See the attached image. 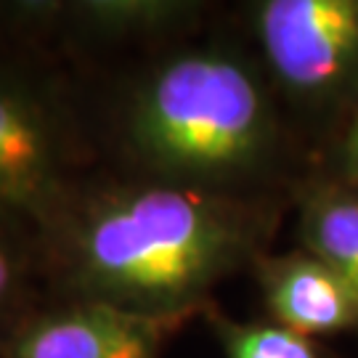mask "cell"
I'll return each instance as SVG.
<instances>
[{
	"instance_id": "cell-1",
	"label": "cell",
	"mask_w": 358,
	"mask_h": 358,
	"mask_svg": "<svg viewBox=\"0 0 358 358\" xmlns=\"http://www.w3.org/2000/svg\"><path fill=\"white\" fill-rule=\"evenodd\" d=\"M83 83L101 167L234 196H292L313 170L244 38L199 29Z\"/></svg>"
},
{
	"instance_id": "cell-2",
	"label": "cell",
	"mask_w": 358,
	"mask_h": 358,
	"mask_svg": "<svg viewBox=\"0 0 358 358\" xmlns=\"http://www.w3.org/2000/svg\"><path fill=\"white\" fill-rule=\"evenodd\" d=\"M292 196H234L93 170L38 229L45 297L180 329L268 252Z\"/></svg>"
},
{
	"instance_id": "cell-3",
	"label": "cell",
	"mask_w": 358,
	"mask_h": 358,
	"mask_svg": "<svg viewBox=\"0 0 358 358\" xmlns=\"http://www.w3.org/2000/svg\"><path fill=\"white\" fill-rule=\"evenodd\" d=\"M99 167L83 77L53 53L0 38V215L38 231Z\"/></svg>"
},
{
	"instance_id": "cell-4",
	"label": "cell",
	"mask_w": 358,
	"mask_h": 358,
	"mask_svg": "<svg viewBox=\"0 0 358 358\" xmlns=\"http://www.w3.org/2000/svg\"><path fill=\"white\" fill-rule=\"evenodd\" d=\"M242 19L297 136L313 128L324 143L358 103V0H255Z\"/></svg>"
},
{
	"instance_id": "cell-5",
	"label": "cell",
	"mask_w": 358,
	"mask_h": 358,
	"mask_svg": "<svg viewBox=\"0 0 358 358\" xmlns=\"http://www.w3.org/2000/svg\"><path fill=\"white\" fill-rule=\"evenodd\" d=\"M207 16L210 6L194 0H62L48 51L96 77L192 38Z\"/></svg>"
},
{
	"instance_id": "cell-6",
	"label": "cell",
	"mask_w": 358,
	"mask_h": 358,
	"mask_svg": "<svg viewBox=\"0 0 358 358\" xmlns=\"http://www.w3.org/2000/svg\"><path fill=\"white\" fill-rule=\"evenodd\" d=\"M173 332L103 303L45 297L0 340V358H162Z\"/></svg>"
},
{
	"instance_id": "cell-7",
	"label": "cell",
	"mask_w": 358,
	"mask_h": 358,
	"mask_svg": "<svg viewBox=\"0 0 358 358\" xmlns=\"http://www.w3.org/2000/svg\"><path fill=\"white\" fill-rule=\"evenodd\" d=\"M250 273L273 324L310 340L358 332L356 294L337 271L300 244L287 252H263Z\"/></svg>"
},
{
	"instance_id": "cell-8",
	"label": "cell",
	"mask_w": 358,
	"mask_h": 358,
	"mask_svg": "<svg viewBox=\"0 0 358 358\" xmlns=\"http://www.w3.org/2000/svg\"><path fill=\"white\" fill-rule=\"evenodd\" d=\"M300 247L321 257L358 300V189L310 170L294 186Z\"/></svg>"
},
{
	"instance_id": "cell-9",
	"label": "cell",
	"mask_w": 358,
	"mask_h": 358,
	"mask_svg": "<svg viewBox=\"0 0 358 358\" xmlns=\"http://www.w3.org/2000/svg\"><path fill=\"white\" fill-rule=\"evenodd\" d=\"M45 300L38 231L0 215V340Z\"/></svg>"
},
{
	"instance_id": "cell-10",
	"label": "cell",
	"mask_w": 358,
	"mask_h": 358,
	"mask_svg": "<svg viewBox=\"0 0 358 358\" xmlns=\"http://www.w3.org/2000/svg\"><path fill=\"white\" fill-rule=\"evenodd\" d=\"M205 319L223 358H334L321 340L303 337L268 319L236 321L217 310V306L207 308Z\"/></svg>"
},
{
	"instance_id": "cell-11",
	"label": "cell",
	"mask_w": 358,
	"mask_h": 358,
	"mask_svg": "<svg viewBox=\"0 0 358 358\" xmlns=\"http://www.w3.org/2000/svg\"><path fill=\"white\" fill-rule=\"evenodd\" d=\"M313 170L350 189H358V103L321 143V152L313 159Z\"/></svg>"
}]
</instances>
